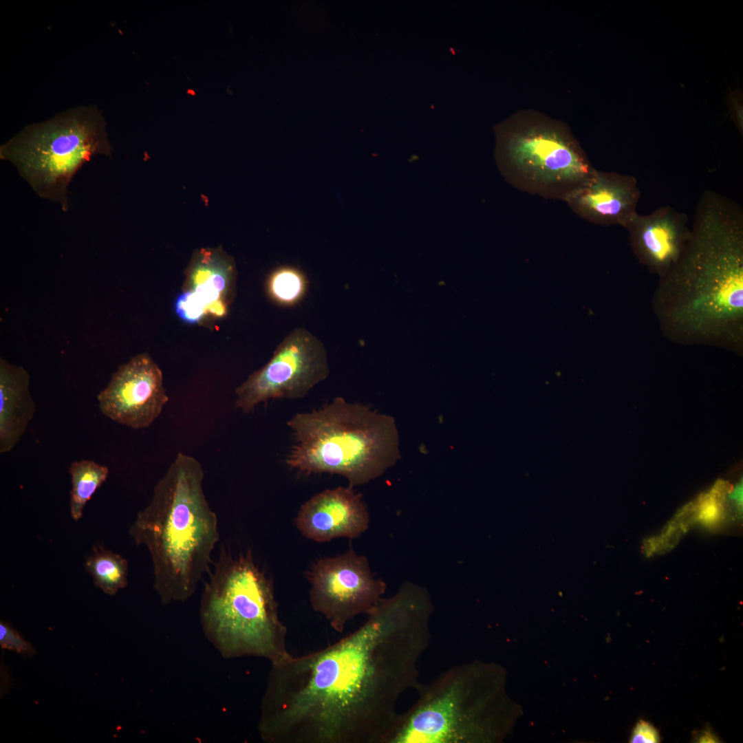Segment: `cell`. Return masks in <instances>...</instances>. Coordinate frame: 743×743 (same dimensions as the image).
<instances>
[{
    "label": "cell",
    "instance_id": "52a82bcc",
    "mask_svg": "<svg viewBox=\"0 0 743 743\" xmlns=\"http://www.w3.org/2000/svg\"><path fill=\"white\" fill-rule=\"evenodd\" d=\"M488 674L475 665H457L420 682L418 699L398 714L382 743H469L491 737Z\"/></svg>",
    "mask_w": 743,
    "mask_h": 743
},
{
    "label": "cell",
    "instance_id": "8fae6325",
    "mask_svg": "<svg viewBox=\"0 0 743 743\" xmlns=\"http://www.w3.org/2000/svg\"><path fill=\"white\" fill-rule=\"evenodd\" d=\"M101 413L134 429L149 427L169 400L162 372L147 353L120 365L98 394Z\"/></svg>",
    "mask_w": 743,
    "mask_h": 743
},
{
    "label": "cell",
    "instance_id": "6da1fadb",
    "mask_svg": "<svg viewBox=\"0 0 743 743\" xmlns=\"http://www.w3.org/2000/svg\"><path fill=\"white\" fill-rule=\"evenodd\" d=\"M434 606L403 583L356 629L322 649L271 663L258 731L266 743H382L397 704L416 689Z\"/></svg>",
    "mask_w": 743,
    "mask_h": 743
},
{
    "label": "cell",
    "instance_id": "9c48e42d",
    "mask_svg": "<svg viewBox=\"0 0 743 743\" xmlns=\"http://www.w3.org/2000/svg\"><path fill=\"white\" fill-rule=\"evenodd\" d=\"M330 374L323 342L304 327L290 332L270 360L252 373L235 390V407L249 412L272 399L305 397Z\"/></svg>",
    "mask_w": 743,
    "mask_h": 743
},
{
    "label": "cell",
    "instance_id": "7c38bea8",
    "mask_svg": "<svg viewBox=\"0 0 743 743\" xmlns=\"http://www.w3.org/2000/svg\"><path fill=\"white\" fill-rule=\"evenodd\" d=\"M624 228L636 259L659 277L678 261L691 237L688 216L669 206L636 213Z\"/></svg>",
    "mask_w": 743,
    "mask_h": 743
},
{
    "label": "cell",
    "instance_id": "ffe728a7",
    "mask_svg": "<svg viewBox=\"0 0 743 743\" xmlns=\"http://www.w3.org/2000/svg\"><path fill=\"white\" fill-rule=\"evenodd\" d=\"M174 310L177 316L187 324L200 323L209 315V308L193 291L184 290L175 299Z\"/></svg>",
    "mask_w": 743,
    "mask_h": 743
},
{
    "label": "cell",
    "instance_id": "e0dca14e",
    "mask_svg": "<svg viewBox=\"0 0 743 743\" xmlns=\"http://www.w3.org/2000/svg\"><path fill=\"white\" fill-rule=\"evenodd\" d=\"M85 567L94 585L109 595L116 594L127 585V559L103 546L93 548V554L87 558Z\"/></svg>",
    "mask_w": 743,
    "mask_h": 743
},
{
    "label": "cell",
    "instance_id": "ac0fdd59",
    "mask_svg": "<svg viewBox=\"0 0 743 743\" xmlns=\"http://www.w3.org/2000/svg\"><path fill=\"white\" fill-rule=\"evenodd\" d=\"M69 473L72 481L70 514L74 520L78 521L87 502L106 480L109 469L94 460H81L71 464Z\"/></svg>",
    "mask_w": 743,
    "mask_h": 743
},
{
    "label": "cell",
    "instance_id": "d6986e66",
    "mask_svg": "<svg viewBox=\"0 0 743 743\" xmlns=\"http://www.w3.org/2000/svg\"><path fill=\"white\" fill-rule=\"evenodd\" d=\"M308 279L299 268L291 265L280 266L268 275L266 290L272 301L282 307H293L306 295Z\"/></svg>",
    "mask_w": 743,
    "mask_h": 743
},
{
    "label": "cell",
    "instance_id": "30bf717a",
    "mask_svg": "<svg viewBox=\"0 0 743 743\" xmlns=\"http://www.w3.org/2000/svg\"><path fill=\"white\" fill-rule=\"evenodd\" d=\"M307 579L312 609L337 632H343L356 616L367 615L387 589L386 583L372 573L367 559L352 548L342 554L316 559Z\"/></svg>",
    "mask_w": 743,
    "mask_h": 743
},
{
    "label": "cell",
    "instance_id": "5bb4252c",
    "mask_svg": "<svg viewBox=\"0 0 743 743\" xmlns=\"http://www.w3.org/2000/svg\"><path fill=\"white\" fill-rule=\"evenodd\" d=\"M640 197L634 177L596 170L565 202L576 215L591 223L624 227L637 213Z\"/></svg>",
    "mask_w": 743,
    "mask_h": 743
},
{
    "label": "cell",
    "instance_id": "277c9868",
    "mask_svg": "<svg viewBox=\"0 0 743 743\" xmlns=\"http://www.w3.org/2000/svg\"><path fill=\"white\" fill-rule=\"evenodd\" d=\"M287 426L294 441L286 464L303 475H339L353 488L381 476L400 457L394 418L341 397L296 413Z\"/></svg>",
    "mask_w": 743,
    "mask_h": 743
},
{
    "label": "cell",
    "instance_id": "44dd1931",
    "mask_svg": "<svg viewBox=\"0 0 743 743\" xmlns=\"http://www.w3.org/2000/svg\"><path fill=\"white\" fill-rule=\"evenodd\" d=\"M0 645L3 649L14 651L25 656L35 654L32 645L21 636L10 625L1 622Z\"/></svg>",
    "mask_w": 743,
    "mask_h": 743
},
{
    "label": "cell",
    "instance_id": "ba28073f",
    "mask_svg": "<svg viewBox=\"0 0 743 743\" xmlns=\"http://www.w3.org/2000/svg\"><path fill=\"white\" fill-rule=\"evenodd\" d=\"M495 158L514 187L563 201L596 171L565 127L543 120L511 122L498 128Z\"/></svg>",
    "mask_w": 743,
    "mask_h": 743
},
{
    "label": "cell",
    "instance_id": "2e32d148",
    "mask_svg": "<svg viewBox=\"0 0 743 743\" xmlns=\"http://www.w3.org/2000/svg\"><path fill=\"white\" fill-rule=\"evenodd\" d=\"M36 411L30 391V374L21 366L0 358V453L10 451L21 440Z\"/></svg>",
    "mask_w": 743,
    "mask_h": 743
},
{
    "label": "cell",
    "instance_id": "603a6c76",
    "mask_svg": "<svg viewBox=\"0 0 743 743\" xmlns=\"http://www.w3.org/2000/svg\"><path fill=\"white\" fill-rule=\"evenodd\" d=\"M730 109L732 118L742 134L743 131V108L742 96L740 91L731 92L729 97Z\"/></svg>",
    "mask_w": 743,
    "mask_h": 743
},
{
    "label": "cell",
    "instance_id": "9a60e30c",
    "mask_svg": "<svg viewBox=\"0 0 743 743\" xmlns=\"http://www.w3.org/2000/svg\"><path fill=\"white\" fill-rule=\"evenodd\" d=\"M233 259L221 248H201L194 252L186 272L185 290L193 291L209 308V315L226 313L236 278Z\"/></svg>",
    "mask_w": 743,
    "mask_h": 743
},
{
    "label": "cell",
    "instance_id": "7402d4cb",
    "mask_svg": "<svg viewBox=\"0 0 743 743\" xmlns=\"http://www.w3.org/2000/svg\"><path fill=\"white\" fill-rule=\"evenodd\" d=\"M659 742L658 731L652 724L643 720L636 723L632 733L630 742L656 743Z\"/></svg>",
    "mask_w": 743,
    "mask_h": 743
},
{
    "label": "cell",
    "instance_id": "7a4b0ae2",
    "mask_svg": "<svg viewBox=\"0 0 743 743\" xmlns=\"http://www.w3.org/2000/svg\"><path fill=\"white\" fill-rule=\"evenodd\" d=\"M652 305L672 341L738 349L743 342V211L735 202L706 191L691 237L663 276Z\"/></svg>",
    "mask_w": 743,
    "mask_h": 743
},
{
    "label": "cell",
    "instance_id": "4fadbf2b",
    "mask_svg": "<svg viewBox=\"0 0 743 743\" xmlns=\"http://www.w3.org/2000/svg\"><path fill=\"white\" fill-rule=\"evenodd\" d=\"M369 524V515L362 496L349 486L316 494L301 506L295 518L299 532L317 542L357 538Z\"/></svg>",
    "mask_w": 743,
    "mask_h": 743
},
{
    "label": "cell",
    "instance_id": "5b68a950",
    "mask_svg": "<svg viewBox=\"0 0 743 743\" xmlns=\"http://www.w3.org/2000/svg\"><path fill=\"white\" fill-rule=\"evenodd\" d=\"M200 617L206 637L225 658L255 656L272 663L290 654L272 581L250 550L233 555L222 546Z\"/></svg>",
    "mask_w": 743,
    "mask_h": 743
},
{
    "label": "cell",
    "instance_id": "cb8c5ba5",
    "mask_svg": "<svg viewBox=\"0 0 743 743\" xmlns=\"http://www.w3.org/2000/svg\"><path fill=\"white\" fill-rule=\"evenodd\" d=\"M695 742L700 743L720 742L713 729L707 726L695 735Z\"/></svg>",
    "mask_w": 743,
    "mask_h": 743
},
{
    "label": "cell",
    "instance_id": "8992f818",
    "mask_svg": "<svg viewBox=\"0 0 743 743\" xmlns=\"http://www.w3.org/2000/svg\"><path fill=\"white\" fill-rule=\"evenodd\" d=\"M112 151L103 114L89 105L25 127L0 147V158L13 164L38 196L66 212L76 173L93 157L111 156Z\"/></svg>",
    "mask_w": 743,
    "mask_h": 743
},
{
    "label": "cell",
    "instance_id": "3957f363",
    "mask_svg": "<svg viewBox=\"0 0 743 743\" xmlns=\"http://www.w3.org/2000/svg\"><path fill=\"white\" fill-rule=\"evenodd\" d=\"M204 476L195 458L178 453L129 529L135 543L150 554L153 586L163 604L193 596L209 571L219 539L217 515L203 491Z\"/></svg>",
    "mask_w": 743,
    "mask_h": 743
}]
</instances>
